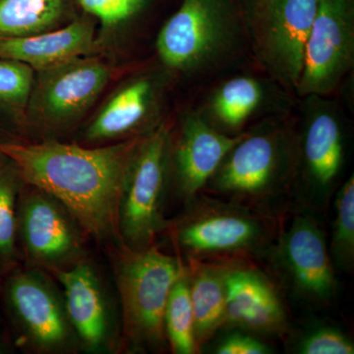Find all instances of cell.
I'll return each mask as SVG.
<instances>
[{
	"label": "cell",
	"instance_id": "cell-1",
	"mask_svg": "<svg viewBox=\"0 0 354 354\" xmlns=\"http://www.w3.org/2000/svg\"><path fill=\"white\" fill-rule=\"evenodd\" d=\"M140 138L90 147L55 139L4 142L0 152L15 165L24 183L62 203L87 236L118 244L121 190Z\"/></svg>",
	"mask_w": 354,
	"mask_h": 354
},
{
	"label": "cell",
	"instance_id": "cell-2",
	"mask_svg": "<svg viewBox=\"0 0 354 354\" xmlns=\"http://www.w3.org/2000/svg\"><path fill=\"white\" fill-rule=\"evenodd\" d=\"M297 128L267 122L243 132L203 192L283 218L293 198Z\"/></svg>",
	"mask_w": 354,
	"mask_h": 354
},
{
	"label": "cell",
	"instance_id": "cell-3",
	"mask_svg": "<svg viewBox=\"0 0 354 354\" xmlns=\"http://www.w3.org/2000/svg\"><path fill=\"white\" fill-rule=\"evenodd\" d=\"M283 218L201 192L184 204L164 232L183 260H262Z\"/></svg>",
	"mask_w": 354,
	"mask_h": 354
},
{
	"label": "cell",
	"instance_id": "cell-4",
	"mask_svg": "<svg viewBox=\"0 0 354 354\" xmlns=\"http://www.w3.org/2000/svg\"><path fill=\"white\" fill-rule=\"evenodd\" d=\"M114 248L121 346L131 353H160L167 346L165 306L184 261L165 253L157 244L141 250L120 243Z\"/></svg>",
	"mask_w": 354,
	"mask_h": 354
},
{
	"label": "cell",
	"instance_id": "cell-5",
	"mask_svg": "<svg viewBox=\"0 0 354 354\" xmlns=\"http://www.w3.org/2000/svg\"><path fill=\"white\" fill-rule=\"evenodd\" d=\"M172 128L160 122L141 136L128 165L120 207V243L133 250L153 245L169 220L165 204L171 191Z\"/></svg>",
	"mask_w": 354,
	"mask_h": 354
},
{
	"label": "cell",
	"instance_id": "cell-6",
	"mask_svg": "<svg viewBox=\"0 0 354 354\" xmlns=\"http://www.w3.org/2000/svg\"><path fill=\"white\" fill-rule=\"evenodd\" d=\"M241 31L236 0H183L158 32L156 46L171 71L201 73L232 53Z\"/></svg>",
	"mask_w": 354,
	"mask_h": 354
},
{
	"label": "cell",
	"instance_id": "cell-7",
	"mask_svg": "<svg viewBox=\"0 0 354 354\" xmlns=\"http://www.w3.org/2000/svg\"><path fill=\"white\" fill-rule=\"evenodd\" d=\"M4 308L21 346L39 354L80 351L64 293L48 272L16 267L2 286Z\"/></svg>",
	"mask_w": 354,
	"mask_h": 354
},
{
	"label": "cell",
	"instance_id": "cell-8",
	"mask_svg": "<svg viewBox=\"0 0 354 354\" xmlns=\"http://www.w3.org/2000/svg\"><path fill=\"white\" fill-rule=\"evenodd\" d=\"M262 260L293 297L316 306L334 304L337 295L335 266L314 212L299 207L288 221L283 216Z\"/></svg>",
	"mask_w": 354,
	"mask_h": 354
},
{
	"label": "cell",
	"instance_id": "cell-9",
	"mask_svg": "<svg viewBox=\"0 0 354 354\" xmlns=\"http://www.w3.org/2000/svg\"><path fill=\"white\" fill-rule=\"evenodd\" d=\"M111 75V67L93 55L35 71L25 129L55 135L73 127L92 108Z\"/></svg>",
	"mask_w": 354,
	"mask_h": 354
},
{
	"label": "cell",
	"instance_id": "cell-10",
	"mask_svg": "<svg viewBox=\"0 0 354 354\" xmlns=\"http://www.w3.org/2000/svg\"><path fill=\"white\" fill-rule=\"evenodd\" d=\"M297 128V157L293 200L320 212L337 189L346 160V132L339 109L322 95L305 97Z\"/></svg>",
	"mask_w": 354,
	"mask_h": 354
},
{
	"label": "cell",
	"instance_id": "cell-11",
	"mask_svg": "<svg viewBox=\"0 0 354 354\" xmlns=\"http://www.w3.org/2000/svg\"><path fill=\"white\" fill-rule=\"evenodd\" d=\"M319 0H248L245 21L256 57L266 71L297 90L305 44Z\"/></svg>",
	"mask_w": 354,
	"mask_h": 354
},
{
	"label": "cell",
	"instance_id": "cell-12",
	"mask_svg": "<svg viewBox=\"0 0 354 354\" xmlns=\"http://www.w3.org/2000/svg\"><path fill=\"white\" fill-rule=\"evenodd\" d=\"M87 234L57 198L24 183L17 211V241L27 267L55 274L87 259Z\"/></svg>",
	"mask_w": 354,
	"mask_h": 354
},
{
	"label": "cell",
	"instance_id": "cell-13",
	"mask_svg": "<svg viewBox=\"0 0 354 354\" xmlns=\"http://www.w3.org/2000/svg\"><path fill=\"white\" fill-rule=\"evenodd\" d=\"M353 62V0H319L295 92L304 97H327L339 87Z\"/></svg>",
	"mask_w": 354,
	"mask_h": 354
},
{
	"label": "cell",
	"instance_id": "cell-14",
	"mask_svg": "<svg viewBox=\"0 0 354 354\" xmlns=\"http://www.w3.org/2000/svg\"><path fill=\"white\" fill-rule=\"evenodd\" d=\"M53 276L62 286L67 314L80 351L106 353L120 349V326L101 274L92 261L87 258Z\"/></svg>",
	"mask_w": 354,
	"mask_h": 354
},
{
	"label": "cell",
	"instance_id": "cell-15",
	"mask_svg": "<svg viewBox=\"0 0 354 354\" xmlns=\"http://www.w3.org/2000/svg\"><path fill=\"white\" fill-rule=\"evenodd\" d=\"M225 327L257 337L283 339L288 334L290 318L279 288L252 259L230 260Z\"/></svg>",
	"mask_w": 354,
	"mask_h": 354
},
{
	"label": "cell",
	"instance_id": "cell-16",
	"mask_svg": "<svg viewBox=\"0 0 354 354\" xmlns=\"http://www.w3.org/2000/svg\"><path fill=\"white\" fill-rule=\"evenodd\" d=\"M242 134L220 131L202 113H186L178 130L172 131L171 192L183 204L203 192Z\"/></svg>",
	"mask_w": 354,
	"mask_h": 354
},
{
	"label": "cell",
	"instance_id": "cell-17",
	"mask_svg": "<svg viewBox=\"0 0 354 354\" xmlns=\"http://www.w3.org/2000/svg\"><path fill=\"white\" fill-rule=\"evenodd\" d=\"M160 81L155 74L145 73L118 86L86 127L84 142L108 145L150 132L160 123Z\"/></svg>",
	"mask_w": 354,
	"mask_h": 354
},
{
	"label": "cell",
	"instance_id": "cell-18",
	"mask_svg": "<svg viewBox=\"0 0 354 354\" xmlns=\"http://www.w3.org/2000/svg\"><path fill=\"white\" fill-rule=\"evenodd\" d=\"M95 24L94 18L84 14L51 31L20 38H0V58L15 60L39 71L71 58L95 55L97 53Z\"/></svg>",
	"mask_w": 354,
	"mask_h": 354
},
{
	"label": "cell",
	"instance_id": "cell-19",
	"mask_svg": "<svg viewBox=\"0 0 354 354\" xmlns=\"http://www.w3.org/2000/svg\"><path fill=\"white\" fill-rule=\"evenodd\" d=\"M232 259L183 260L189 276L195 339L200 353L225 328L227 274Z\"/></svg>",
	"mask_w": 354,
	"mask_h": 354
},
{
	"label": "cell",
	"instance_id": "cell-20",
	"mask_svg": "<svg viewBox=\"0 0 354 354\" xmlns=\"http://www.w3.org/2000/svg\"><path fill=\"white\" fill-rule=\"evenodd\" d=\"M265 88L258 79L234 77L221 85L209 97L204 118L216 129L230 135L242 127L262 106Z\"/></svg>",
	"mask_w": 354,
	"mask_h": 354
},
{
	"label": "cell",
	"instance_id": "cell-21",
	"mask_svg": "<svg viewBox=\"0 0 354 354\" xmlns=\"http://www.w3.org/2000/svg\"><path fill=\"white\" fill-rule=\"evenodd\" d=\"M74 18L71 0H0V38L41 34Z\"/></svg>",
	"mask_w": 354,
	"mask_h": 354
},
{
	"label": "cell",
	"instance_id": "cell-22",
	"mask_svg": "<svg viewBox=\"0 0 354 354\" xmlns=\"http://www.w3.org/2000/svg\"><path fill=\"white\" fill-rule=\"evenodd\" d=\"M84 13L94 18L97 53L111 50L127 36L152 0H77Z\"/></svg>",
	"mask_w": 354,
	"mask_h": 354
},
{
	"label": "cell",
	"instance_id": "cell-23",
	"mask_svg": "<svg viewBox=\"0 0 354 354\" xmlns=\"http://www.w3.org/2000/svg\"><path fill=\"white\" fill-rule=\"evenodd\" d=\"M24 185L15 165L2 153L0 157V272L6 274L17 267L20 258L17 241V211Z\"/></svg>",
	"mask_w": 354,
	"mask_h": 354
},
{
	"label": "cell",
	"instance_id": "cell-24",
	"mask_svg": "<svg viewBox=\"0 0 354 354\" xmlns=\"http://www.w3.org/2000/svg\"><path fill=\"white\" fill-rule=\"evenodd\" d=\"M164 322L167 346L172 353H200L195 339L194 311L185 262L169 292Z\"/></svg>",
	"mask_w": 354,
	"mask_h": 354
},
{
	"label": "cell",
	"instance_id": "cell-25",
	"mask_svg": "<svg viewBox=\"0 0 354 354\" xmlns=\"http://www.w3.org/2000/svg\"><path fill=\"white\" fill-rule=\"evenodd\" d=\"M34 79L32 67L0 58V118L23 129Z\"/></svg>",
	"mask_w": 354,
	"mask_h": 354
},
{
	"label": "cell",
	"instance_id": "cell-26",
	"mask_svg": "<svg viewBox=\"0 0 354 354\" xmlns=\"http://www.w3.org/2000/svg\"><path fill=\"white\" fill-rule=\"evenodd\" d=\"M335 216L329 251L335 269L346 272L354 267V176L351 174L337 191Z\"/></svg>",
	"mask_w": 354,
	"mask_h": 354
},
{
	"label": "cell",
	"instance_id": "cell-27",
	"mask_svg": "<svg viewBox=\"0 0 354 354\" xmlns=\"http://www.w3.org/2000/svg\"><path fill=\"white\" fill-rule=\"evenodd\" d=\"M299 354H353L354 344L348 335L330 325H316L305 330L293 346Z\"/></svg>",
	"mask_w": 354,
	"mask_h": 354
},
{
	"label": "cell",
	"instance_id": "cell-28",
	"mask_svg": "<svg viewBox=\"0 0 354 354\" xmlns=\"http://www.w3.org/2000/svg\"><path fill=\"white\" fill-rule=\"evenodd\" d=\"M228 332L215 344L213 353L216 354H271L274 349L257 335L235 328Z\"/></svg>",
	"mask_w": 354,
	"mask_h": 354
},
{
	"label": "cell",
	"instance_id": "cell-29",
	"mask_svg": "<svg viewBox=\"0 0 354 354\" xmlns=\"http://www.w3.org/2000/svg\"><path fill=\"white\" fill-rule=\"evenodd\" d=\"M4 353V348L3 346H1V344H0V353Z\"/></svg>",
	"mask_w": 354,
	"mask_h": 354
},
{
	"label": "cell",
	"instance_id": "cell-30",
	"mask_svg": "<svg viewBox=\"0 0 354 354\" xmlns=\"http://www.w3.org/2000/svg\"><path fill=\"white\" fill-rule=\"evenodd\" d=\"M1 155H2V153H1V152H0V157H1Z\"/></svg>",
	"mask_w": 354,
	"mask_h": 354
}]
</instances>
